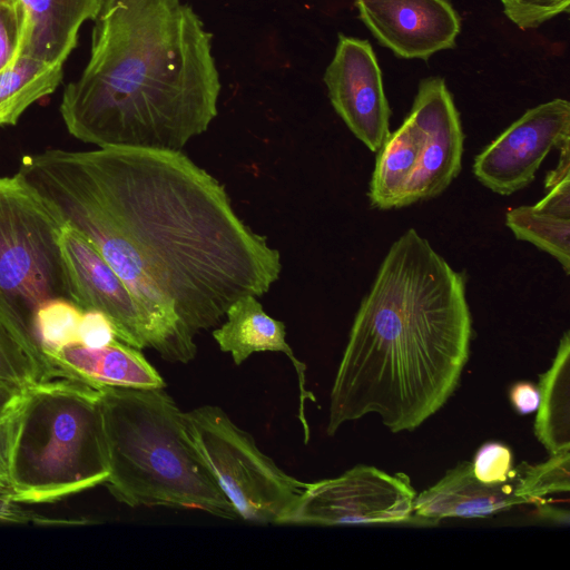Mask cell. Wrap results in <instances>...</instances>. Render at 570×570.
<instances>
[{
  "instance_id": "obj_27",
  "label": "cell",
  "mask_w": 570,
  "mask_h": 570,
  "mask_svg": "<svg viewBox=\"0 0 570 570\" xmlns=\"http://www.w3.org/2000/svg\"><path fill=\"white\" fill-rule=\"evenodd\" d=\"M118 340L110 320L101 312L87 309L82 312L79 324V344L90 348L106 346Z\"/></svg>"
},
{
  "instance_id": "obj_28",
  "label": "cell",
  "mask_w": 570,
  "mask_h": 570,
  "mask_svg": "<svg viewBox=\"0 0 570 570\" xmlns=\"http://www.w3.org/2000/svg\"><path fill=\"white\" fill-rule=\"evenodd\" d=\"M19 407L0 419V491L8 494L11 488V463Z\"/></svg>"
},
{
  "instance_id": "obj_18",
  "label": "cell",
  "mask_w": 570,
  "mask_h": 570,
  "mask_svg": "<svg viewBox=\"0 0 570 570\" xmlns=\"http://www.w3.org/2000/svg\"><path fill=\"white\" fill-rule=\"evenodd\" d=\"M547 195L533 206H519L505 214V225L515 238L529 242L553 256L570 273V179L567 173L546 178Z\"/></svg>"
},
{
  "instance_id": "obj_10",
  "label": "cell",
  "mask_w": 570,
  "mask_h": 570,
  "mask_svg": "<svg viewBox=\"0 0 570 570\" xmlns=\"http://www.w3.org/2000/svg\"><path fill=\"white\" fill-rule=\"evenodd\" d=\"M60 246L76 291L77 305L81 309L104 313L112 323L119 341L138 350L153 348L168 362L188 363L80 232L65 223Z\"/></svg>"
},
{
  "instance_id": "obj_20",
  "label": "cell",
  "mask_w": 570,
  "mask_h": 570,
  "mask_svg": "<svg viewBox=\"0 0 570 570\" xmlns=\"http://www.w3.org/2000/svg\"><path fill=\"white\" fill-rule=\"evenodd\" d=\"M538 440L552 455L570 448V335L564 332L551 367L539 379Z\"/></svg>"
},
{
  "instance_id": "obj_9",
  "label": "cell",
  "mask_w": 570,
  "mask_h": 570,
  "mask_svg": "<svg viewBox=\"0 0 570 570\" xmlns=\"http://www.w3.org/2000/svg\"><path fill=\"white\" fill-rule=\"evenodd\" d=\"M416 495L404 473L356 465L306 485L281 524L343 525L409 522Z\"/></svg>"
},
{
  "instance_id": "obj_12",
  "label": "cell",
  "mask_w": 570,
  "mask_h": 570,
  "mask_svg": "<svg viewBox=\"0 0 570 570\" xmlns=\"http://www.w3.org/2000/svg\"><path fill=\"white\" fill-rule=\"evenodd\" d=\"M324 82L336 114L357 139L377 153L391 134V109L371 43L340 33Z\"/></svg>"
},
{
  "instance_id": "obj_21",
  "label": "cell",
  "mask_w": 570,
  "mask_h": 570,
  "mask_svg": "<svg viewBox=\"0 0 570 570\" xmlns=\"http://www.w3.org/2000/svg\"><path fill=\"white\" fill-rule=\"evenodd\" d=\"M63 77V63L17 56L0 71V126L17 124L24 110L52 94Z\"/></svg>"
},
{
  "instance_id": "obj_15",
  "label": "cell",
  "mask_w": 570,
  "mask_h": 570,
  "mask_svg": "<svg viewBox=\"0 0 570 570\" xmlns=\"http://www.w3.org/2000/svg\"><path fill=\"white\" fill-rule=\"evenodd\" d=\"M225 317L226 321L213 331V337L222 352L230 354L236 365H240L257 352H281L292 362L299 386L298 419L307 442L309 428L305 416V402L314 401V396L305 387L306 365L295 356L286 342L284 323L269 316L254 295L236 299L226 311Z\"/></svg>"
},
{
  "instance_id": "obj_7",
  "label": "cell",
  "mask_w": 570,
  "mask_h": 570,
  "mask_svg": "<svg viewBox=\"0 0 570 570\" xmlns=\"http://www.w3.org/2000/svg\"><path fill=\"white\" fill-rule=\"evenodd\" d=\"M186 426L216 484L238 518L281 524L306 482L282 470L254 438L216 405L185 412Z\"/></svg>"
},
{
  "instance_id": "obj_13",
  "label": "cell",
  "mask_w": 570,
  "mask_h": 570,
  "mask_svg": "<svg viewBox=\"0 0 570 570\" xmlns=\"http://www.w3.org/2000/svg\"><path fill=\"white\" fill-rule=\"evenodd\" d=\"M409 115L416 124L420 158L403 207L443 193L459 175L464 134L453 98L440 77L421 80Z\"/></svg>"
},
{
  "instance_id": "obj_11",
  "label": "cell",
  "mask_w": 570,
  "mask_h": 570,
  "mask_svg": "<svg viewBox=\"0 0 570 570\" xmlns=\"http://www.w3.org/2000/svg\"><path fill=\"white\" fill-rule=\"evenodd\" d=\"M570 142V104L557 98L528 109L493 139L473 163L487 188L511 195L528 186L553 149Z\"/></svg>"
},
{
  "instance_id": "obj_19",
  "label": "cell",
  "mask_w": 570,
  "mask_h": 570,
  "mask_svg": "<svg viewBox=\"0 0 570 570\" xmlns=\"http://www.w3.org/2000/svg\"><path fill=\"white\" fill-rule=\"evenodd\" d=\"M420 131L410 115L379 149L370 183V203L377 209L402 208L420 158Z\"/></svg>"
},
{
  "instance_id": "obj_31",
  "label": "cell",
  "mask_w": 570,
  "mask_h": 570,
  "mask_svg": "<svg viewBox=\"0 0 570 570\" xmlns=\"http://www.w3.org/2000/svg\"><path fill=\"white\" fill-rule=\"evenodd\" d=\"M28 389L29 386L0 379V419L20 406Z\"/></svg>"
},
{
  "instance_id": "obj_32",
  "label": "cell",
  "mask_w": 570,
  "mask_h": 570,
  "mask_svg": "<svg viewBox=\"0 0 570 570\" xmlns=\"http://www.w3.org/2000/svg\"><path fill=\"white\" fill-rule=\"evenodd\" d=\"M12 2H14V0H0V7Z\"/></svg>"
},
{
  "instance_id": "obj_16",
  "label": "cell",
  "mask_w": 570,
  "mask_h": 570,
  "mask_svg": "<svg viewBox=\"0 0 570 570\" xmlns=\"http://www.w3.org/2000/svg\"><path fill=\"white\" fill-rule=\"evenodd\" d=\"M48 358L61 376L91 384L132 389L166 386L158 371L140 350L119 340L98 348L72 344Z\"/></svg>"
},
{
  "instance_id": "obj_23",
  "label": "cell",
  "mask_w": 570,
  "mask_h": 570,
  "mask_svg": "<svg viewBox=\"0 0 570 570\" xmlns=\"http://www.w3.org/2000/svg\"><path fill=\"white\" fill-rule=\"evenodd\" d=\"M503 12L522 30L538 28L560 13H568L570 0H500Z\"/></svg>"
},
{
  "instance_id": "obj_22",
  "label": "cell",
  "mask_w": 570,
  "mask_h": 570,
  "mask_svg": "<svg viewBox=\"0 0 570 570\" xmlns=\"http://www.w3.org/2000/svg\"><path fill=\"white\" fill-rule=\"evenodd\" d=\"M82 312L77 304L65 298L50 299L38 308L35 328L47 357L66 346L79 344Z\"/></svg>"
},
{
  "instance_id": "obj_4",
  "label": "cell",
  "mask_w": 570,
  "mask_h": 570,
  "mask_svg": "<svg viewBox=\"0 0 570 570\" xmlns=\"http://www.w3.org/2000/svg\"><path fill=\"white\" fill-rule=\"evenodd\" d=\"M96 385L110 466L105 485L117 501L239 520L194 444L185 412L164 389Z\"/></svg>"
},
{
  "instance_id": "obj_2",
  "label": "cell",
  "mask_w": 570,
  "mask_h": 570,
  "mask_svg": "<svg viewBox=\"0 0 570 570\" xmlns=\"http://www.w3.org/2000/svg\"><path fill=\"white\" fill-rule=\"evenodd\" d=\"M471 336L464 275L407 229L391 245L355 315L326 433L370 413L393 433L419 428L455 391Z\"/></svg>"
},
{
  "instance_id": "obj_30",
  "label": "cell",
  "mask_w": 570,
  "mask_h": 570,
  "mask_svg": "<svg viewBox=\"0 0 570 570\" xmlns=\"http://www.w3.org/2000/svg\"><path fill=\"white\" fill-rule=\"evenodd\" d=\"M509 396L513 409L522 415L537 411L540 404L539 387L529 381L514 383Z\"/></svg>"
},
{
  "instance_id": "obj_14",
  "label": "cell",
  "mask_w": 570,
  "mask_h": 570,
  "mask_svg": "<svg viewBox=\"0 0 570 570\" xmlns=\"http://www.w3.org/2000/svg\"><path fill=\"white\" fill-rule=\"evenodd\" d=\"M360 18L396 57L429 59L455 46L460 17L449 0H355Z\"/></svg>"
},
{
  "instance_id": "obj_25",
  "label": "cell",
  "mask_w": 570,
  "mask_h": 570,
  "mask_svg": "<svg viewBox=\"0 0 570 570\" xmlns=\"http://www.w3.org/2000/svg\"><path fill=\"white\" fill-rule=\"evenodd\" d=\"M0 379L26 386H31L39 382L32 363L1 325Z\"/></svg>"
},
{
  "instance_id": "obj_17",
  "label": "cell",
  "mask_w": 570,
  "mask_h": 570,
  "mask_svg": "<svg viewBox=\"0 0 570 570\" xmlns=\"http://www.w3.org/2000/svg\"><path fill=\"white\" fill-rule=\"evenodd\" d=\"M22 16L19 55L65 63L82 23L94 20L99 0H14Z\"/></svg>"
},
{
  "instance_id": "obj_3",
  "label": "cell",
  "mask_w": 570,
  "mask_h": 570,
  "mask_svg": "<svg viewBox=\"0 0 570 570\" xmlns=\"http://www.w3.org/2000/svg\"><path fill=\"white\" fill-rule=\"evenodd\" d=\"M89 60L63 91L70 135L99 148L180 150L217 116L212 35L180 0H99Z\"/></svg>"
},
{
  "instance_id": "obj_24",
  "label": "cell",
  "mask_w": 570,
  "mask_h": 570,
  "mask_svg": "<svg viewBox=\"0 0 570 570\" xmlns=\"http://www.w3.org/2000/svg\"><path fill=\"white\" fill-rule=\"evenodd\" d=\"M510 448L500 442H488L479 448L472 464L473 475L483 483L507 481L513 469Z\"/></svg>"
},
{
  "instance_id": "obj_6",
  "label": "cell",
  "mask_w": 570,
  "mask_h": 570,
  "mask_svg": "<svg viewBox=\"0 0 570 570\" xmlns=\"http://www.w3.org/2000/svg\"><path fill=\"white\" fill-rule=\"evenodd\" d=\"M63 225L17 174L0 177V325L30 360L39 382L60 373L39 344L36 313L55 298L77 304L60 246Z\"/></svg>"
},
{
  "instance_id": "obj_26",
  "label": "cell",
  "mask_w": 570,
  "mask_h": 570,
  "mask_svg": "<svg viewBox=\"0 0 570 570\" xmlns=\"http://www.w3.org/2000/svg\"><path fill=\"white\" fill-rule=\"evenodd\" d=\"M22 16L16 2L0 7V71L20 52Z\"/></svg>"
},
{
  "instance_id": "obj_29",
  "label": "cell",
  "mask_w": 570,
  "mask_h": 570,
  "mask_svg": "<svg viewBox=\"0 0 570 570\" xmlns=\"http://www.w3.org/2000/svg\"><path fill=\"white\" fill-rule=\"evenodd\" d=\"M0 521L8 523H35L39 525L82 524V520L50 519L35 514L20 507L8 493L0 491Z\"/></svg>"
},
{
  "instance_id": "obj_8",
  "label": "cell",
  "mask_w": 570,
  "mask_h": 570,
  "mask_svg": "<svg viewBox=\"0 0 570 570\" xmlns=\"http://www.w3.org/2000/svg\"><path fill=\"white\" fill-rule=\"evenodd\" d=\"M570 456L558 453L544 463L522 462L502 483H483L470 462L449 470L434 485L415 495L409 522L435 524L449 518H485L521 504H544L570 490Z\"/></svg>"
},
{
  "instance_id": "obj_5",
  "label": "cell",
  "mask_w": 570,
  "mask_h": 570,
  "mask_svg": "<svg viewBox=\"0 0 570 570\" xmlns=\"http://www.w3.org/2000/svg\"><path fill=\"white\" fill-rule=\"evenodd\" d=\"M109 458L96 384L58 376L29 386L18 412L10 497L43 504L105 484Z\"/></svg>"
},
{
  "instance_id": "obj_1",
  "label": "cell",
  "mask_w": 570,
  "mask_h": 570,
  "mask_svg": "<svg viewBox=\"0 0 570 570\" xmlns=\"http://www.w3.org/2000/svg\"><path fill=\"white\" fill-rule=\"evenodd\" d=\"M17 175L94 245L187 362L195 334L279 278V252L180 150L48 149L23 157Z\"/></svg>"
}]
</instances>
